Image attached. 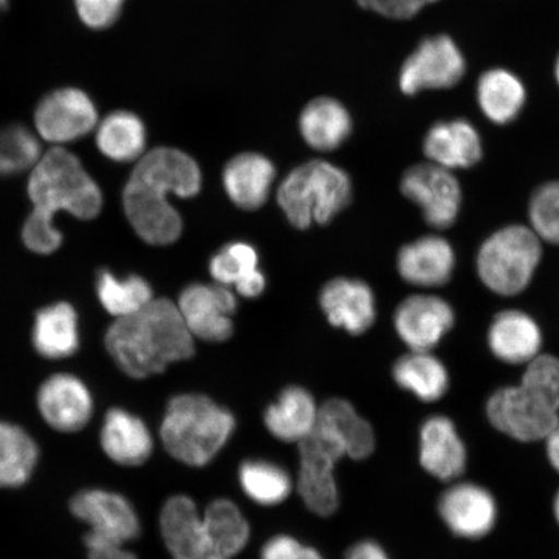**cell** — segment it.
<instances>
[{"label": "cell", "instance_id": "obj_1", "mask_svg": "<svg viewBox=\"0 0 559 559\" xmlns=\"http://www.w3.org/2000/svg\"><path fill=\"white\" fill-rule=\"evenodd\" d=\"M201 186V170L191 156L160 146L138 159L123 191L126 215L145 242L173 243L179 239L183 222L170 195L190 199L199 194Z\"/></svg>", "mask_w": 559, "mask_h": 559}, {"label": "cell", "instance_id": "obj_2", "mask_svg": "<svg viewBox=\"0 0 559 559\" xmlns=\"http://www.w3.org/2000/svg\"><path fill=\"white\" fill-rule=\"evenodd\" d=\"M27 193L34 206L26 219L23 239L38 254H51L61 247L62 235L55 216L67 212L90 221L102 212L103 193L79 157L62 146H53L33 167Z\"/></svg>", "mask_w": 559, "mask_h": 559}, {"label": "cell", "instance_id": "obj_3", "mask_svg": "<svg viewBox=\"0 0 559 559\" xmlns=\"http://www.w3.org/2000/svg\"><path fill=\"white\" fill-rule=\"evenodd\" d=\"M193 338L178 306L159 298L131 317L117 319L105 335V346L124 374L143 380L190 359Z\"/></svg>", "mask_w": 559, "mask_h": 559}, {"label": "cell", "instance_id": "obj_4", "mask_svg": "<svg viewBox=\"0 0 559 559\" xmlns=\"http://www.w3.org/2000/svg\"><path fill=\"white\" fill-rule=\"evenodd\" d=\"M235 430V416L227 408L205 395L180 394L167 403L158 438L178 463L204 467L225 449Z\"/></svg>", "mask_w": 559, "mask_h": 559}, {"label": "cell", "instance_id": "obj_5", "mask_svg": "<svg viewBox=\"0 0 559 559\" xmlns=\"http://www.w3.org/2000/svg\"><path fill=\"white\" fill-rule=\"evenodd\" d=\"M352 195V180L344 170L325 160H311L283 180L277 202L293 226L307 229L330 223Z\"/></svg>", "mask_w": 559, "mask_h": 559}, {"label": "cell", "instance_id": "obj_6", "mask_svg": "<svg viewBox=\"0 0 559 559\" xmlns=\"http://www.w3.org/2000/svg\"><path fill=\"white\" fill-rule=\"evenodd\" d=\"M543 243L528 225L514 223L493 230L475 258L480 283L496 296H520L540 267Z\"/></svg>", "mask_w": 559, "mask_h": 559}, {"label": "cell", "instance_id": "obj_7", "mask_svg": "<svg viewBox=\"0 0 559 559\" xmlns=\"http://www.w3.org/2000/svg\"><path fill=\"white\" fill-rule=\"evenodd\" d=\"M486 409L493 428L520 442H536L559 421V389L523 372L519 384L496 390Z\"/></svg>", "mask_w": 559, "mask_h": 559}, {"label": "cell", "instance_id": "obj_8", "mask_svg": "<svg viewBox=\"0 0 559 559\" xmlns=\"http://www.w3.org/2000/svg\"><path fill=\"white\" fill-rule=\"evenodd\" d=\"M67 510L85 534L130 547L143 534L142 516L134 502L118 489L83 486L69 496Z\"/></svg>", "mask_w": 559, "mask_h": 559}, {"label": "cell", "instance_id": "obj_9", "mask_svg": "<svg viewBox=\"0 0 559 559\" xmlns=\"http://www.w3.org/2000/svg\"><path fill=\"white\" fill-rule=\"evenodd\" d=\"M299 473L297 488L312 513L330 516L340 507V492L334 469L347 457L344 445L330 430L317 423L311 435L298 443Z\"/></svg>", "mask_w": 559, "mask_h": 559}, {"label": "cell", "instance_id": "obj_10", "mask_svg": "<svg viewBox=\"0 0 559 559\" xmlns=\"http://www.w3.org/2000/svg\"><path fill=\"white\" fill-rule=\"evenodd\" d=\"M401 190L421 210L431 228L444 230L456 225L464 193L453 171L432 163L412 166L403 175Z\"/></svg>", "mask_w": 559, "mask_h": 559}, {"label": "cell", "instance_id": "obj_11", "mask_svg": "<svg viewBox=\"0 0 559 559\" xmlns=\"http://www.w3.org/2000/svg\"><path fill=\"white\" fill-rule=\"evenodd\" d=\"M38 415L60 436L85 431L95 416V397L85 382L70 373H56L41 382L35 397Z\"/></svg>", "mask_w": 559, "mask_h": 559}, {"label": "cell", "instance_id": "obj_12", "mask_svg": "<svg viewBox=\"0 0 559 559\" xmlns=\"http://www.w3.org/2000/svg\"><path fill=\"white\" fill-rule=\"evenodd\" d=\"M35 129L56 146L75 142L99 124L96 105L85 91L68 87L53 91L38 104Z\"/></svg>", "mask_w": 559, "mask_h": 559}, {"label": "cell", "instance_id": "obj_13", "mask_svg": "<svg viewBox=\"0 0 559 559\" xmlns=\"http://www.w3.org/2000/svg\"><path fill=\"white\" fill-rule=\"evenodd\" d=\"M465 59L447 35L425 39L405 60L400 75L404 94L415 95L421 90L450 88L463 79Z\"/></svg>", "mask_w": 559, "mask_h": 559}, {"label": "cell", "instance_id": "obj_14", "mask_svg": "<svg viewBox=\"0 0 559 559\" xmlns=\"http://www.w3.org/2000/svg\"><path fill=\"white\" fill-rule=\"evenodd\" d=\"M158 530L171 559H221L204 515L190 496L178 493L165 500L159 509Z\"/></svg>", "mask_w": 559, "mask_h": 559}, {"label": "cell", "instance_id": "obj_15", "mask_svg": "<svg viewBox=\"0 0 559 559\" xmlns=\"http://www.w3.org/2000/svg\"><path fill=\"white\" fill-rule=\"evenodd\" d=\"M456 324V312L443 297L415 295L403 299L394 313V328L409 352H432Z\"/></svg>", "mask_w": 559, "mask_h": 559}, {"label": "cell", "instance_id": "obj_16", "mask_svg": "<svg viewBox=\"0 0 559 559\" xmlns=\"http://www.w3.org/2000/svg\"><path fill=\"white\" fill-rule=\"evenodd\" d=\"M97 447L111 465L136 469L152 459L156 440L142 417L122 407H111L105 412L97 431Z\"/></svg>", "mask_w": 559, "mask_h": 559}, {"label": "cell", "instance_id": "obj_17", "mask_svg": "<svg viewBox=\"0 0 559 559\" xmlns=\"http://www.w3.org/2000/svg\"><path fill=\"white\" fill-rule=\"evenodd\" d=\"M177 306L193 337L223 342L233 335L237 299L227 286L188 285L181 292Z\"/></svg>", "mask_w": 559, "mask_h": 559}, {"label": "cell", "instance_id": "obj_18", "mask_svg": "<svg viewBox=\"0 0 559 559\" xmlns=\"http://www.w3.org/2000/svg\"><path fill=\"white\" fill-rule=\"evenodd\" d=\"M544 334L526 311L507 309L495 314L487 330V347L496 360L508 366H527L543 354Z\"/></svg>", "mask_w": 559, "mask_h": 559}, {"label": "cell", "instance_id": "obj_19", "mask_svg": "<svg viewBox=\"0 0 559 559\" xmlns=\"http://www.w3.org/2000/svg\"><path fill=\"white\" fill-rule=\"evenodd\" d=\"M456 264L452 243L439 235H426L405 243L396 260L397 272L404 282L421 289L449 284Z\"/></svg>", "mask_w": 559, "mask_h": 559}, {"label": "cell", "instance_id": "obj_20", "mask_svg": "<svg viewBox=\"0 0 559 559\" xmlns=\"http://www.w3.org/2000/svg\"><path fill=\"white\" fill-rule=\"evenodd\" d=\"M439 513L454 535L477 540L493 530L498 506L486 488L457 484L447 489L440 498Z\"/></svg>", "mask_w": 559, "mask_h": 559}, {"label": "cell", "instance_id": "obj_21", "mask_svg": "<svg viewBox=\"0 0 559 559\" xmlns=\"http://www.w3.org/2000/svg\"><path fill=\"white\" fill-rule=\"evenodd\" d=\"M320 306L334 326L349 334L366 333L376 321V298L361 280H331L320 293Z\"/></svg>", "mask_w": 559, "mask_h": 559}, {"label": "cell", "instance_id": "obj_22", "mask_svg": "<svg viewBox=\"0 0 559 559\" xmlns=\"http://www.w3.org/2000/svg\"><path fill=\"white\" fill-rule=\"evenodd\" d=\"M41 459V445L29 430L0 418V491H21L29 486Z\"/></svg>", "mask_w": 559, "mask_h": 559}, {"label": "cell", "instance_id": "obj_23", "mask_svg": "<svg viewBox=\"0 0 559 559\" xmlns=\"http://www.w3.org/2000/svg\"><path fill=\"white\" fill-rule=\"evenodd\" d=\"M466 449L456 426L445 416L426 419L419 430V461L440 480H453L465 472Z\"/></svg>", "mask_w": 559, "mask_h": 559}, {"label": "cell", "instance_id": "obj_24", "mask_svg": "<svg viewBox=\"0 0 559 559\" xmlns=\"http://www.w3.org/2000/svg\"><path fill=\"white\" fill-rule=\"evenodd\" d=\"M429 163L451 171L471 169L484 156V144L477 129L465 120L438 122L424 140Z\"/></svg>", "mask_w": 559, "mask_h": 559}, {"label": "cell", "instance_id": "obj_25", "mask_svg": "<svg viewBox=\"0 0 559 559\" xmlns=\"http://www.w3.org/2000/svg\"><path fill=\"white\" fill-rule=\"evenodd\" d=\"M276 170L258 153H242L229 160L223 171V186L230 201L243 210H257L267 201Z\"/></svg>", "mask_w": 559, "mask_h": 559}, {"label": "cell", "instance_id": "obj_26", "mask_svg": "<svg viewBox=\"0 0 559 559\" xmlns=\"http://www.w3.org/2000/svg\"><path fill=\"white\" fill-rule=\"evenodd\" d=\"M319 408L309 391L289 386L264 412L265 428L286 443H300L317 426Z\"/></svg>", "mask_w": 559, "mask_h": 559}, {"label": "cell", "instance_id": "obj_27", "mask_svg": "<svg viewBox=\"0 0 559 559\" xmlns=\"http://www.w3.org/2000/svg\"><path fill=\"white\" fill-rule=\"evenodd\" d=\"M210 275L216 284L235 286L245 298H257L265 289V277L260 269L257 250L247 242H230L209 263Z\"/></svg>", "mask_w": 559, "mask_h": 559}, {"label": "cell", "instance_id": "obj_28", "mask_svg": "<svg viewBox=\"0 0 559 559\" xmlns=\"http://www.w3.org/2000/svg\"><path fill=\"white\" fill-rule=\"evenodd\" d=\"M393 379L397 386L424 403H435L449 393V368L432 352H409L395 361Z\"/></svg>", "mask_w": 559, "mask_h": 559}, {"label": "cell", "instance_id": "obj_29", "mask_svg": "<svg viewBox=\"0 0 559 559\" xmlns=\"http://www.w3.org/2000/svg\"><path fill=\"white\" fill-rule=\"evenodd\" d=\"M33 345L46 359H64L80 347L79 317L66 302L41 309L35 317Z\"/></svg>", "mask_w": 559, "mask_h": 559}, {"label": "cell", "instance_id": "obj_30", "mask_svg": "<svg viewBox=\"0 0 559 559\" xmlns=\"http://www.w3.org/2000/svg\"><path fill=\"white\" fill-rule=\"evenodd\" d=\"M353 122L344 105L330 97H319L299 118L300 134L318 151H333L352 134Z\"/></svg>", "mask_w": 559, "mask_h": 559}, {"label": "cell", "instance_id": "obj_31", "mask_svg": "<svg viewBox=\"0 0 559 559\" xmlns=\"http://www.w3.org/2000/svg\"><path fill=\"white\" fill-rule=\"evenodd\" d=\"M318 424L340 439L348 459L366 460L374 452L372 426L359 416L352 403L338 397L325 402L319 408Z\"/></svg>", "mask_w": 559, "mask_h": 559}, {"label": "cell", "instance_id": "obj_32", "mask_svg": "<svg viewBox=\"0 0 559 559\" xmlns=\"http://www.w3.org/2000/svg\"><path fill=\"white\" fill-rule=\"evenodd\" d=\"M96 144L105 157L116 163H132L144 156L145 126L130 111H115L97 124Z\"/></svg>", "mask_w": 559, "mask_h": 559}, {"label": "cell", "instance_id": "obj_33", "mask_svg": "<svg viewBox=\"0 0 559 559\" xmlns=\"http://www.w3.org/2000/svg\"><path fill=\"white\" fill-rule=\"evenodd\" d=\"M477 97L489 121L507 124L521 114L526 103V90L519 76L504 69H493L480 76Z\"/></svg>", "mask_w": 559, "mask_h": 559}, {"label": "cell", "instance_id": "obj_34", "mask_svg": "<svg viewBox=\"0 0 559 559\" xmlns=\"http://www.w3.org/2000/svg\"><path fill=\"white\" fill-rule=\"evenodd\" d=\"M204 521L216 555L233 559L247 547L250 526L239 507L228 499H216L204 510Z\"/></svg>", "mask_w": 559, "mask_h": 559}, {"label": "cell", "instance_id": "obj_35", "mask_svg": "<svg viewBox=\"0 0 559 559\" xmlns=\"http://www.w3.org/2000/svg\"><path fill=\"white\" fill-rule=\"evenodd\" d=\"M239 481L243 493L262 507L282 504L293 489L289 473L282 465L262 459L243 461L239 469Z\"/></svg>", "mask_w": 559, "mask_h": 559}, {"label": "cell", "instance_id": "obj_36", "mask_svg": "<svg viewBox=\"0 0 559 559\" xmlns=\"http://www.w3.org/2000/svg\"><path fill=\"white\" fill-rule=\"evenodd\" d=\"M97 297L104 309L117 319L128 318L152 302L153 290L146 280L131 275L118 278L102 271L96 282Z\"/></svg>", "mask_w": 559, "mask_h": 559}, {"label": "cell", "instance_id": "obj_37", "mask_svg": "<svg viewBox=\"0 0 559 559\" xmlns=\"http://www.w3.org/2000/svg\"><path fill=\"white\" fill-rule=\"evenodd\" d=\"M37 135L23 124L0 130V177H12L33 169L41 158Z\"/></svg>", "mask_w": 559, "mask_h": 559}, {"label": "cell", "instance_id": "obj_38", "mask_svg": "<svg viewBox=\"0 0 559 559\" xmlns=\"http://www.w3.org/2000/svg\"><path fill=\"white\" fill-rule=\"evenodd\" d=\"M527 214L530 228L543 242L559 245V180L536 188Z\"/></svg>", "mask_w": 559, "mask_h": 559}, {"label": "cell", "instance_id": "obj_39", "mask_svg": "<svg viewBox=\"0 0 559 559\" xmlns=\"http://www.w3.org/2000/svg\"><path fill=\"white\" fill-rule=\"evenodd\" d=\"M74 4L83 24L102 31L116 23L124 0H74Z\"/></svg>", "mask_w": 559, "mask_h": 559}, {"label": "cell", "instance_id": "obj_40", "mask_svg": "<svg viewBox=\"0 0 559 559\" xmlns=\"http://www.w3.org/2000/svg\"><path fill=\"white\" fill-rule=\"evenodd\" d=\"M261 559H324L319 551L289 535H277L264 544Z\"/></svg>", "mask_w": 559, "mask_h": 559}, {"label": "cell", "instance_id": "obj_41", "mask_svg": "<svg viewBox=\"0 0 559 559\" xmlns=\"http://www.w3.org/2000/svg\"><path fill=\"white\" fill-rule=\"evenodd\" d=\"M436 2L438 0H358L362 9L397 20L414 17L424 7Z\"/></svg>", "mask_w": 559, "mask_h": 559}, {"label": "cell", "instance_id": "obj_42", "mask_svg": "<svg viewBox=\"0 0 559 559\" xmlns=\"http://www.w3.org/2000/svg\"><path fill=\"white\" fill-rule=\"evenodd\" d=\"M82 545L86 559H140L135 551L126 545L104 542L87 534H83Z\"/></svg>", "mask_w": 559, "mask_h": 559}, {"label": "cell", "instance_id": "obj_43", "mask_svg": "<svg viewBox=\"0 0 559 559\" xmlns=\"http://www.w3.org/2000/svg\"><path fill=\"white\" fill-rule=\"evenodd\" d=\"M345 559H390L380 544L366 540L353 545L346 551Z\"/></svg>", "mask_w": 559, "mask_h": 559}, {"label": "cell", "instance_id": "obj_44", "mask_svg": "<svg viewBox=\"0 0 559 559\" xmlns=\"http://www.w3.org/2000/svg\"><path fill=\"white\" fill-rule=\"evenodd\" d=\"M544 440L547 443V454L550 464L559 473V421Z\"/></svg>", "mask_w": 559, "mask_h": 559}, {"label": "cell", "instance_id": "obj_45", "mask_svg": "<svg viewBox=\"0 0 559 559\" xmlns=\"http://www.w3.org/2000/svg\"><path fill=\"white\" fill-rule=\"evenodd\" d=\"M555 515H556V520L559 524V491L556 495V499H555Z\"/></svg>", "mask_w": 559, "mask_h": 559}, {"label": "cell", "instance_id": "obj_46", "mask_svg": "<svg viewBox=\"0 0 559 559\" xmlns=\"http://www.w3.org/2000/svg\"><path fill=\"white\" fill-rule=\"evenodd\" d=\"M9 4V0H0V11H4Z\"/></svg>", "mask_w": 559, "mask_h": 559}, {"label": "cell", "instance_id": "obj_47", "mask_svg": "<svg viewBox=\"0 0 559 559\" xmlns=\"http://www.w3.org/2000/svg\"><path fill=\"white\" fill-rule=\"evenodd\" d=\"M556 79H557V82H558V85H559V56H558V59H557V62H556Z\"/></svg>", "mask_w": 559, "mask_h": 559}]
</instances>
